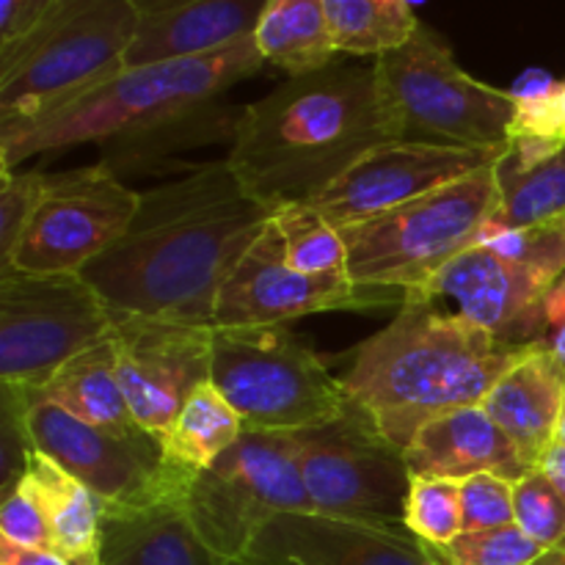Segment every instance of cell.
<instances>
[{
  "label": "cell",
  "instance_id": "1",
  "mask_svg": "<svg viewBox=\"0 0 565 565\" xmlns=\"http://www.w3.org/2000/svg\"><path fill=\"white\" fill-rule=\"evenodd\" d=\"M265 66L254 36L196 58L125 66L25 125L0 127V169L94 143L114 174L185 171L177 154L235 141L243 108L226 92Z\"/></svg>",
  "mask_w": 565,
  "mask_h": 565
},
{
  "label": "cell",
  "instance_id": "2",
  "mask_svg": "<svg viewBox=\"0 0 565 565\" xmlns=\"http://www.w3.org/2000/svg\"><path fill=\"white\" fill-rule=\"evenodd\" d=\"M270 215L226 158L191 163L141 191L125 235L81 276L114 312L213 329L226 274Z\"/></svg>",
  "mask_w": 565,
  "mask_h": 565
},
{
  "label": "cell",
  "instance_id": "3",
  "mask_svg": "<svg viewBox=\"0 0 565 565\" xmlns=\"http://www.w3.org/2000/svg\"><path fill=\"white\" fill-rule=\"evenodd\" d=\"M401 141L375 64H331L243 105L230 160L270 210L315 202L337 177L384 143Z\"/></svg>",
  "mask_w": 565,
  "mask_h": 565
},
{
  "label": "cell",
  "instance_id": "4",
  "mask_svg": "<svg viewBox=\"0 0 565 565\" xmlns=\"http://www.w3.org/2000/svg\"><path fill=\"white\" fill-rule=\"evenodd\" d=\"M539 348L500 340L425 301H403L386 329L353 353L348 397L395 447L458 408L483 406L497 381Z\"/></svg>",
  "mask_w": 565,
  "mask_h": 565
},
{
  "label": "cell",
  "instance_id": "5",
  "mask_svg": "<svg viewBox=\"0 0 565 565\" xmlns=\"http://www.w3.org/2000/svg\"><path fill=\"white\" fill-rule=\"evenodd\" d=\"M132 0H55L44 20L0 47V127L25 125L127 66Z\"/></svg>",
  "mask_w": 565,
  "mask_h": 565
},
{
  "label": "cell",
  "instance_id": "6",
  "mask_svg": "<svg viewBox=\"0 0 565 565\" xmlns=\"http://www.w3.org/2000/svg\"><path fill=\"white\" fill-rule=\"evenodd\" d=\"M500 191L494 166L401 204L379 218L342 230L348 279L370 292L406 298L423 290L447 263L480 243Z\"/></svg>",
  "mask_w": 565,
  "mask_h": 565
},
{
  "label": "cell",
  "instance_id": "7",
  "mask_svg": "<svg viewBox=\"0 0 565 565\" xmlns=\"http://www.w3.org/2000/svg\"><path fill=\"white\" fill-rule=\"evenodd\" d=\"M210 384L246 430L270 434L318 428L351 403L342 379H334L312 345L287 326L213 329Z\"/></svg>",
  "mask_w": 565,
  "mask_h": 565
},
{
  "label": "cell",
  "instance_id": "8",
  "mask_svg": "<svg viewBox=\"0 0 565 565\" xmlns=\"http://www.w3.org/2000/svg\"><path fill=\"white\" fill-rule=\"evenodd\" d=\"M395 110L401 141L456 149H505L516 97L458 66L450 44L419 22L403 47L373 61Z\"/></svg>",
  "mask_w": 565,
  "mask_h": 565
},
{
  "label": "cell",
  "instance_id": "9",
  "mask_svg": "<svg viewBox=\"0 0 565 565\" xmlns=\"http://www.w3.org/2000/svg\"><path fill=\"white\" fill-rule=\"evenodd\" d=\"M182 502L199 535L235 563H246L276 516L315 513L292 434L270 430H243L213 467L185 486Z\"/></svg>",
  "mask_w": 565,
  "mask_h": 565
},
{
  "label": "cell",
  "instance_id": "10",
  "mask_svg": "<svg viewBox=\"0 0 565 565\" xmlns=\"http://www.w3.org/2000/svg\"><path fill=\"white\" fill-rule=\"evenodd\" d=\"M114 312L81 274L0 265V381L39 390L110 334Z\"/></svg>",
  "mask_w": 565,
  "mask_h": 565
},
{
  "label": "cell",
  "instance_id": "11",
  "mask_svg": "<svg viewBox=\"0 0 565 565\" xmlns=\"http://www.w3.org/2000/svg\"><path fill=\"white\" fill-rule=\"evenodd\" d=\"M292 441L315 513L406 527V456L353 403L331 423L296 430Z\"/></svg>",
  "mask_w": 565,
  "mask_h": 565
},
{
  "label": "cell",
  "instance_id": "12",
  "mask_svg": "<svg viewBox=\"0 0 565 565\" xmlns=\"http://www.w3.org/2000/svg\"><path fill=\"white\" fill-rule=\"evenodd\" d=\"M138 202L141 193L99 160L53 174L31 224L0 265L31 274H83L125 235Z\"/></svg>",
  "mask_w": 565,
  "mask_h": 565
},
{
  "label": "cell",
  "instance_id": "13",
  "mask_svg": "<svg viewBox=\"0 0 565 565\" xmlns=\"http://www.w3.org/2000/svg\"><path fill=\"white\" fill-rule=\"evenodd\" d=\"M33 450L47 456L108 505H138L191 483L166 461L163 436L130 425L99 428L72 417L53 403H36L25 414Z\"/></svg>",
  "mask_w": 565,
  "mask_h": 565
},
{
  "label": "cell",
  "instance_id": "14",
  "mask_svg": "<svg viewBox=\"0 0 565 565\" xmlns=\"http://www.w3.org/2000/svg\"><path fill=\"white\" fill-rule=\"evenodd\" d=\"M392 301H397V296L362 290L348 279V274L309 276L292 268L285 257L279 230L270 218L226 274L215 298L213 329L287 326L307 315Z\"/></svg>",
  "mask_w": 565,
  "mask_h": 565
},
{
  "label": "cell",
  "instance_id": "15",
  "mask_svg": "<svg viewBox=\"0 0 565 565\" xmlns=\"http://www.w3.org/2000/svg\"><path fill=\"white\" fill-rule=\"evenodd\" d=\"M110 342L132 419L166 436L188 397L210 381L213 329L114 312Z\"/></svg>",
  "mask_w": 565,
  "mask_h": 565
},
{
  "label": "cell",
  "instance_id": "16",
  "mask_svg": "<svg viewBox=\"0 0 565 565\" xmlns=\"http://www.w3.org/2000/svg\"><path fill=\"white\" fill-rule=\"evenodd\" d=\"M557 281V276L513 263L483 243H475L403 301L434 303L500 340L535 345L550 334L546 301Z\"/></svg>",
  "mask_w": 565,
  "mask_h": 565
},
{
  "label": "cell",
  "instance_id": "17",
  "mask_svg": "<svg viewBox=\"0 0 565 565\" xmlns=\"http://www.w3.org/2000/svg\"><path fill=\"white\" fill-rule=\"evenodd\" d=\"M505 149H456L430 143H384L337 177L315 202L337 230L379 218L425 193L500 163Z\"/></svg>",
  "mask_w": 565,
  "mask_h": 565
},
{
  "label": "cell",
  "instance_id": "18",
  "mask_svg": "<svg viewBox=\"0 0 565 565\" xmlns=\"http://www.w3.org/2000/svg\"><path fill=\"white\" fill-rule=\"evenodd\" d=\"M246 563L257 565H434L406 527L285 513L259 533Z\"/></svg>",
  "mask_w": 565,
  "mask_h": 565
},
{
  "label": "cell",
  "instance_id": "19",
  "mask_svg": "<svg viewBox=\"0 0 565 565\" xmlns=\"http://www.w3.org/2000/svg\"><path fill=\"white\" fill-rule=\"evenodd\" d=\"M268 0H132L127 66L218 53L254 36Z\"/></svg>",
  "mask_w": 565,
  "mask_h": 565
},
{
  "label": "cell",
  "instance_id": "20",
  "mask_svg": "<svg viewBox=\"0 0 565 565\" xmlns=\"http://www.w3.org/2000/svg\"><path fill=\"white\" fill-rule=\"evenodd\" d=\"M182 494L171 491L138 505L105 508L99 565H241L199 535Z\"/></svg>",
  "mask_w": 565,
  "mask_h": 565
},
{
  "label": "cell",
  "instance_id": "21",
  "mask_svg": "<svg viewBox=\"0 0 565 565\" xmlns=\"http://www.w3.org/2000/svg\"><path fill=\"white\" fill-rule=\"evenodd\" d=\"M403 456L412 478H447L461 483L486 472L516 483L533 469L483 406L458 408L423 425Z\"/></svg>",
  "mask_w": 565,
  "mask_h": 565
},
{
  "label": "cell",
  "instance_id": "22",
  "mask_svg": "<svg viewBox=\"0 0 565 565\" xmlns=\"http://www.w3.org/2000/svg\"><path fill=\"white\" fill-rule=\"evenodd\" d=\"M563 401L565 375L552 362L544 342H539L527 359L497 381L494 390L486 395L483 408L535 469L544 452L555 445Z\"/></svg>",
  "mask_w": 565,
  "mask_h": 565
},
{
  "label": "cell",
  "instance_id": "23",
  "mask_svg": "<svg viewBox=\"0 0 565 565\" xmlns=\"http://www.w3.org/2000/svg\"><path fill=\"white\" fill-rule=\"evenodd\" d=\"M9 390L20 397L25 408L36 406V403H53V406L70 412L72 417L83 419L88 425H99V428H130V425H138L132 419L125 390L119 384L110 334L99 340L97 345L72 356L39 390H22V386H9Z\"/></svg>",
  "mask_w": 565,
  "mask_h": 565
},
{
  "label": "cell",
  "instance_id": "24",
  "mask_svg": "<svg viewBox=\"0 0 565 565\" xmlns=\"http://www.w3.org/2000/svg\"><path fill=\"white\" fill-rule=\"evenodd\" d=\"M20 483L42 502L55 550L70 557H97L103 516L108 508L103 497L36 450L28 456Z\"/></svg>",
  "mask_w": 565,
  "mask_h": 565
},
{
  "label": "cell",
  "instance_id": "25",
  "mask_svg": "<svg viewBox=\"0 0 565 565\" xmlns=\"http://www.w3.org/2000/svg\"><path fill=\"white\" fill-rule=\"evenodd\" d=\"M254 42L265 64L287 77L312 75L340 58L323 0H268Z\"/></svg>",
  "mask_w": 565,
  "mask_h": 565
},
{
  "label": "cell",
  "instance_id": "26",
  "mask_svg": "<svg viewBox=\"0 0 565 565\" xmlns=\"http://www.w3.org/2000/svg\"><path fill=\"white\" fill-rule=\"evenodd\" d=\"M246 425L213 384H204L188 397L174 425L163 436L166 461L182 478L193 480L213 467L243 436Z\"/></svg>",
  "mask_w": 565,
  "mask_h": 565
},
{
  "label": "cell",
  "instance_id": "27",
  "mask_svg": "<svg viewBox=\"0 0 565 565\" xmlns=\"http://www.w3.org/2000/svg\"><path fill=\"white\" fill-rule=\"evenodd\" d=\"M340 55L379 58L403 47L419 20L408 0H323Z\"/></svg>",
  "mask_w": 565,
  "mask_h": 565
},
{
  "label": "cell",
  "instance_id": "28",
  "mask_svg": "<svg viewBox=\"0 0 565 565\" xmlns=\"http://www.w3.org/2000/svg\"><path fill=\"white\" fill-rule=\"evenodd\" d=\"M494 174L500 202L491 226L524 230L565 218V147L533 169H513L502 154Z\"/></svg>",
  "mask_w": 565,
  "mask_h": 565
},
{
  "label": "cell",
  "instance_id": "29",
  "mask_svg": "<svg viewBox=\"0 0 565 565\" xmlns=\"http://www.w3.org/2000/svg\"><path fill=\"white\" fill-rule=\"evenodd\" d=\"M274 224L281 235L287 263L309 276L348 274V248L337 230L312 204H285L274 210Z\"/></svg>",
  "mask_w": 565,
  "mask_h": 565
},
{
  "label": "cell",
  "instance_id": "30",
  "mask_svg": "<svg viewBox=\"0 0 565 565\" xmlns=\"http://www.w3.org/2000/svg\"><path fill=\"white\" fill-rule=\"evenodd\" d=\"M406 530L428 546L450 544L463 533L461 480L412 478Z\"/></svg>",
  "mask_w": 565,
  "mask_h": 565
},
{
  "label": "cell",
  "instance_id": "31",
  "mask_svg": "<svg viewBox=\"0 0 565 565\" xmlns=\"http://www.w3.org/2000/svg\"><path fill=\"white\" fill-rule=\"evenodd\" d=\"M434 565H533L544 546L524 535L516 524L500 530L461 533L450 544H423Z\"/></svg>",
  "mask_w": 565,
  "mask_h": 565
},
{
  "label": "cell",
  "instance_id": "32",
  "mask_svg": "<svg viewBox=\"0 0 565 565\" xmlns=\"http://www.w3.org/2000/svg\"><path fill=\"white\" fill-rule=\"evenodd\" d=\"M516 527L544 550L565 541V494L539 467L513 483Z\"/></svg>",
  "mask_w": 565,
  "mask_h": 565
},
{
  "label": "cell",
  "instance_id": "33",
  "mask_svg": "<svg viewBox=\"0 0 565 565\" xmlns=\"http://www.w3.org/2000/svg\"><path fill=\"white\" fill-rule=\"evenodd\" d=\"M480 243L513 263L530 265V268L544 270L557 279L565 276V218L552 221V224L524 226V230L489 226Z\"/></svg>",
  "mask_w": 565,
  "mask_h": 565
},
{
  "label": "cell",
  "instance_id": "34",
  "mask_svg": "<svg viewBox=\"0 0 565 565\" xmlns=\"http://www.w3.org/2000/svg\"><path fill=\"white\" fill-rule=\"evenodd\" d=\"M0 263H6L42 202L50 174L14 169H0Z\"/></svg>",
  "mask_w": 565,
  "mask_h": 565
},
{
  "label": "cell",
  "instance_id": "35",
  "mask_svg": "<svg viewBox=\"0 0 565 565\" xmlns=\"http://www.w3.org/2000/svg\"><path fill=\"white\" fill-rule=\"evenodd\" d=\"M463 533L475 530H500L516 524L513 483L500 475H475L461 483Z\"/></svg>",
  "mask_w": 565,
  "mask_h": 565
},
{
  "label": "cell",
  "instance_id": "36",
  "mask_svg": "<svg viewBox=\"0 0 565 565\" xmlns=\"http://www.w3.org/2000/svg\"><path fill=\"white\" fill-rule=\"evenodd\" d=\"M0 539L33 550H55L47 513L28 486L17 483L0 505Z\"/></svg>",
  "mask_w": 565,
  "mask_h": 565
},
{
  "label": "cell",
  "instance_id": "37",
  "mask_svg": "<svg viewBox=\"0 0 565 565\" xmlns=\"http://www.w3.org/2000/svg\"><path fill=\"white\" fill-rule=\"evenodd\" d=\"M53 6L55 0H0V47L31 33Z\"/></svg>",
  "mask_w": 565,
  "mask_h": 565
},
{
  "label": "cell",
  "instance_id": "38",
  "mask_svg": "<svg viewBox=\"0 0 565 565\" xmlns=\"http://www.w3.org/2000/svg\"><path fill=\"white\" fill-rule=\"evenodd\" d=\"M0 565H99V557H70L58 550H33L0 539Z\"/></svg>",
  "mask_w": 565,
  "mask_h": 565
},
{
  "label": "cell",
  "instance_id": "39",
  "mask_svg": "<svg viewBox=\"0 0 565 565\" xmlns=\"http://www.w3.org/2000/svg\"><path fill=\"white\" fill-rule=\"evenodd\" d=\"M541 472L550 475L552 483L565 494V447L561 445H552L550 450L544 452V458L539 461Z\"/></svg>",
  "mask_w": 565,
  "mask_h": 565
},
{
  "label": "cell",
  "instance_id": "40",
  "mask_svg": "<svg viewBox=\"0 0 565 565\" xmlns=\"http://www.w3.org/2000/svg\"><path fill=\"white\" fill-rule=\"evenodd\" d=\"M555 125L561 138L565 141V81L557 83L555 88Z\"/></svg>",
  "mask_w": 565,
  "mask_h": 565
},
{
  "label": "cell",
  "instance_id": "41",
  "mask_svg": "<svg viewBox=\"0 0 565 565\" xmlns=\"http://www.w3.org/2000/svg\"><path fill=\"white\" fill-rule=\"evenodd\" d=\"M533 565H565V541L563 544L552 546V550H544L539 557H535Z\"/></svg>",
  "mask_w": 565,
  "mask_h": 565
},
{
  "label": "cell",
  "instance_id": "42",
  "mask_svg": "<svg viewBox=\"0 0 565 565\" xmlns=\"http://www.w3.org/2000/svg\"><path fill=\"white\" fill-rule=\"evenodd\" d=\"M555 445L565 447V401H563V412H561V423H557V434H555Z\"/></svg>",
  "mask_w": 565,
  "mask_h": 565
},
{
  "label": "cell",
  "instance_id": "43",
  "mask_svg": "<svg viewBox=\"0 0 565 565\" xmlns=\"http://www.w3.org/2000/svg\"><path fill=\"white\" fill-rule=\"evenodd\" d=\"M408 3H412V6H417V3H425V0H408Z\"/></svg>",
  "mask_w": 565,
  "mask_h": 565
},
{
  "label": "cell",
  "instance_id": "44",
  "mask_svg": "<svg viewBox=\"0 0 565 565\" xmlns=\"http://www.w3.org/2000/svg\"><path fill=\"white\" fill-rule=\"evenodd\" d=\"M241 565H257V563H241Z\"/></svg>",
  "mask_w": 565,
  "mask_h": 565
}]
</instances>
